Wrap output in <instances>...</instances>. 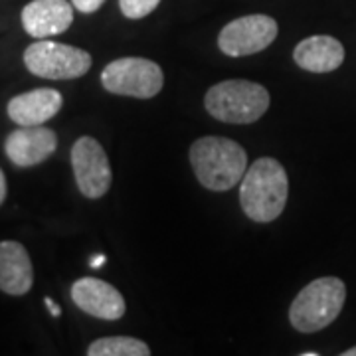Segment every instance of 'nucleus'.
<instances>
[{
    "label": "nucleus",
    "instance_id": "1",
    "mask_svg": "<svg viewBox=\"0 0 356 356\" xmlns=\"http://www.w3.org/2000/svg\"><path fill=\"white\" fill-rule=\"evenodd\" d=\"M289 178L280 161L261 156L245 170L240 184V204L245 216L259 224L273 222L285 210Z\"/></svg>",
    "mask_w": 356,
    "mask_h": 356
},
{
    "label": "nucleus",
    "instance_id": "2",
    "mask_svg": "<svg viewBox=\"0 0 356 356\" xmlns=\"http://www.w3.org/2000/svg\"><path fill=\"white\" fill-rule=\"evenodd\" d=\"M191 165L204 188L226 192L240 184L248 170V154L236 140L200 137L192 143Z\"/></svg>",
    "mask_w": 356,
    "mask_h": 356
},
{
    "label": "nucleus",
    "instance_id": "3",
    "mask_svg": "<svg viewBox=\"0 0 356 356\" xmlns=\"http://www.w3.org/2000/svg\"><path fill=\"white\" fill-rule=\"evenodd\" d=\"M269 91L248 79H228L208 89L204 105L208 113L222 123L250 125L269 109Z\"/></svg>",
    "mask_w": 356,
    "mask_h": 356
},
{
    "label": "nucleus",
    "instance_id": "4",
    "mask_svg": "<svg viewBox=\"0 0 356 356\" xmlns=\"http://www.w3.org/2000/svg\"><path fill=\"white\" fill-rule=\"evenodd\" d=\"M346 299V287L339 277L311 281L295 297L289 309V321L299 332H318L327 329L341 315Z\"/></svg>",
    "mask_w": 356,
    "mask_h": 356
},
{
    "label": "nucleus",
    "instance_id": "5",
    "mask_svg": "<svg viewBox=\"0 0 356 356\" xmlns=\"http://www.w3.org/2000/svg\"><path fill=\"white\" fill-rule=\"evenodd\" d=\"M24 64L34 76L62 81L86 76L91 70V56L81 48L46 38L26 48Z\"/></svg>",
    "mask_w": 356,
    "mask_h": 356
},
{
    "label": "nucleus",
    "instance_id": "6",
    "mask_svg": "<svg viewBox=\"0 0 356 356\" xmlns=\"http://www.w3.org/2000/svg\"><path fill=\"white\" fill-rule=\"evenodd\" d=\"M103 88L115 95L151 99L163 86L165 76L161 65L145 58H121L105 65L102 72Z\"/></svg>",
    "mask_w": 356,
    "mask_h": 356
},
{
    "label": "nucleus",
    "instance_id": "7",
    "mask_svg": "<svg viewBox=\"0 0 356 356\" xmlns=\"http://www.w3.org/2000/svg\"><path fill=\"white\" fill-rule=\"evenodd\" d=\"M277 22L267 14H250L232 20L222 28L218 46L226 56L243 58L266 50L277 38Z\"/></svg>",
    "mask_w": 356,
    "mask_h": 356
},
{
    "label": "nucleus",
    "instance_id": "8",
    "mask_svg": "<svg viewBox=\"0 0 356 356\" xmlns=\"http://www.w3.org/2000/svg\"><path fill=\"white\" fill-rule=\"evenodd\" d=\"M72 168L79 192L97 200L105 196V192L111 186V165L102 143L93 137H81L72 147Z\"/></svg>",
    "mask_w": 356,
    "mask_h": 356
},
{
    "label": "nucleus",
    "instance_id": "9",
    "mask_svg": "<svg viewBox=\"0 0 356 356\" xmlns=\"http://www.w3.org/2000/svg\"><path fill=\"white\" fill-rule=\"evenodd\" d=\"M58 147L56 133L42 125H30L13 131L4 140V153L16 166H36L50 159Z\"/></svg>",
    "mask_w": 356,
    "mask_h": 356
},
{
    "label": "nucleus",
    "instance_id": "10",
    "mask_svg": "<svg viewBox=\"0 0 356 356\" xmlns=\"http://www.w3.org/2000/svg\"><path fill=\"white\" fill-rule=\"evenodd\" d=\"M72 299L83 313L103 321H117L125 315L123 295L97 277H81L72 285Z\"/></svg>",
    "mask_w": 356,
    "mask_h": 356
},
{
    "label": "nucleus",
    "instance_id": "11",
    "mask_svg": "<svg viewBox=\"0 0 356 356\" xmlns=\"http://www.w3.org/2000/svg\"><path fill=\"white\" fill-rule=\"evenodd\" d=\"M74 22V4L67 0H32L22 8V26L32 38L46 40L65 32Z\"/></svg>",
    "mask_w": 356,
    "mask_h": 356
},
{
    "label": "nucleus",
    "instance_id": "12",
    "mask_svg": "<svg viewBox=\"0 0 356 356\" xmlns=\"http://www.w3.org/2000/svg\"><path fill=\"white\" fill-rule=\"evenodd\" d=\"M62 93L50 88H38L26 91L8 102V117L20 127L44 125L62 109Z\"/></svg>",
    "mask_w": 356,
    "mask_h": 356
},
{
    "label": "nucleus",
    "instance_id": "13",
    "mask_svg": "<svg viewBox=\"0 0 356 356\" xmlns=\"http://www.w3.org/2000/svg\"><path fill=\"white\" fill-rule=\"evenodd\" d=\"M34 269L22 243L14 240L0 242V291L20 297L32 289Z\"/></svg>",
    "mask_w": 356,
    "mask_h": 356
},
{
    "label": "nucleus",
    "instance_id": "14",
    "mask_svg": "<svg viewBox=\"0 0 356 356\" xmlns=\"http://www.w3.org/2000/svg\"><path fill=\"white\" fill-rule=\"evenodd\" d=\"M293 60L301 70L311 74H329L344 62L343 44L332 36H311L297 44Z\"/></svg>",
    "mask_w": 356,
    "mask_h": 356
},
{
    "label": "nucleus",
    "instance_id": "15",
    "mask_svg": "<svg viewBox=\"0 0 356 356\" xmlns=\"http://www.w3.org/2000/svg\"><path fill=\"white\" fill-rule=\"evenodd\" d=\"M89 356H149L147 343L133 337H105L89 344Z\"/></svg>",
    "mask_w": 356,
    "mask_h": 356
},
{
    "label": "nucleus",
    "instance_id": "16",
    "mask_svg": "<svg viewBox=\"0 0 356 356\" xmlns=\"http://www.w3.org/2000/svg\"><path fill=\"white\" fill-rule=\"evenodd\" d=\"M159 4H161V0H119L121 13L133 20L149 16Z\"/></svg>",
    "mask_w": 356,
    "mask_h": 356
},
{
    "label": "nucleus",
    "instance_id": "17",
    "mask_svg": "<svg viewBox=\"0 0 356 356\" xmlns=\"http://www.w3.org/2000/svg\"><path fill=\"white\" fill-rule=\"evenodd\" d=\"M103 2H105V0H72L74 8L83 14L97 13V10L103 6Z\"/></svg>",
    "mask_w": 356,
    "mask_h": 356
},
{
    "label": "nucleus",
    "instance_id": "18",
    "mask_svg": "<svg viewBox=\"0 0 356 356\" xmlns=\"http://www.w3.org/2000/svg\"><path fill=\"white\" fill-rule=\"evenodd\" d=\"M44 303H46V307H48V311H50L51 313V317H60V315H62V309H60V307L56 305V303H54V299H50V297H46V299H44Z\"/></svg>",
    "mask_w": 356,
    "mask_h": 356
},
{
    "label": "nucleus",
    "instance_id": "19",
    "mask_svg": "<svg viewBox=\"0 0 356 356\" xmlns=\"http://www.w3.org/2000/svg\"><path fill=\"white\" fill-rule=\"evenodd\" d=\"M4 198H6V178H4V172L0 168V206L4 202Z\"/></svg>",
    "mask_w": 356,
    "mask_h": 356
},
{
    "label": "nucleus",
    "instance_id": "20",
    "mask_svg": "<svg viewBox=\"0 0 356 356\" xmlns=\"http://www.w3.org/2000/svg\"><path fill=\"white\" fill-rule=\"evenodd\" d=\"M105 264V255H95V257H91V261H89V266L91 267H102Z\"/></svg>",
    "mask_w": 356,
    "mask_h": 356
},
{
    "label": "nucleus",
    "instance_id": "21",
    "mask_svg": "<svg viewBox=\"0 0 356 356\" xmlns=\"http://www.w3.org/2000/svg\"><path fill=\"white\" fill-rule=\"evenodd\" d=\"M343 356H356V346H353V348H348V350H344Z\"/></svg>",
    "mask_w": 356,
    "mask_h": 356
},
{
    "label": "nucleus",
    "instance_id": "22",
    "mask_svg": "<svg viewBox=\"0 0 356 356\" xmlns=\"http://www.w3.org/2000/svg\"><path fill=\"white\" fill-rule=\"evenodd\" d=\"M301 356H318V353H303Z\"/></svg>",
    "mask_w": 356,
    "mask_h": 356
}]
</instances>
